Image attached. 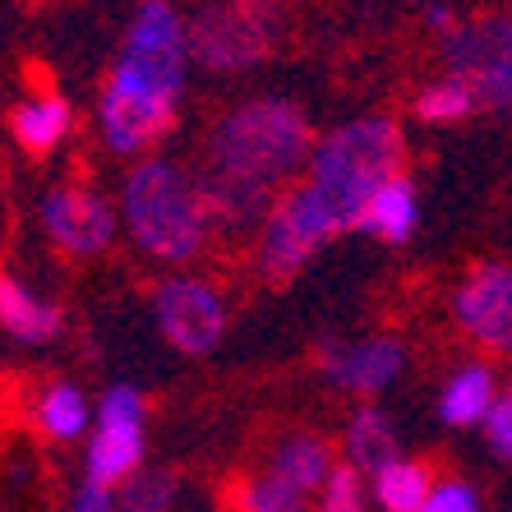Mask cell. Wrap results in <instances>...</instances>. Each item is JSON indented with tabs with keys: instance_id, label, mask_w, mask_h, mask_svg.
Here are the masks:
<instances>
[{
	"instance_id": "6da1fadb",
	"label": "cell",
	"mask_w": 512,
	"mask_h": 512,
	"mask_svg": "<svg viewBox=\"0 0 512 512\" xmlns=\"http://www.w3.org/2000/svg\"><path fill=\"white\" fill-rule=\"evenodd\" d=\"M406 171V139L393 116H360L314 143L305 176L273 203L254 236V268L263 282H291L323 245L360 231L365 203L383 180Z\"/></svg>"
},
{
	"instance_id": "7a4b0ae2",
	"label": "cell",
	"mask_w": 512,
	"mask_h": 512,
	"mask_svg": "<svg viewBox=\"0 0 512 512\" xmlns=\"http://www.w3.org/2000/svg\"><path fill=\"white\" fill-rule=\"evenodd\" d=\"M314 125L291 97H250L213 120L203 139L199 185L222 236H259L291 185L314 157Z\"/></svg>"
},
{
	"instance_id": "3957f363",
	"label": "cell",
	"mask_w": 512,
	"mask_h": 512,
	"mask_svg": "<svg viewBox=\"0 0 512 512\" xmlns=\"http://www.w3.org/2000/svg\"><path fill=\"white\" fill-rule=\"evenodd\" d=\"M190 65V24L176 0H139L97 93V130L111 153L143 157L157 139H167Z\"/></svg>"
},
{
	"instance_id": "277c9868",
	"label": "cell",
	"mask_w": 512,
	"mask_h": 512,
	"mask_svg": "<svg viewBox=\"0 0 512 512\" xmlns=\"http://www.w3.org/2000/svg\"><path fill=\"white\" fill-rule=\"evenodd\" d=\"M120 227L157 263L199 259L217 231L199 176L167 157H143L130 167L120 185Z\"/></svg>"
},
{
	"instance_id": "5b68a950",
	"label": "cell",
	"mask_w": 512,
	"mask_h": 512,
	"mask_svg": "<svg viewBox=\"0 0 512 512\" xmlns=\"http://www.w3.org/2000/svg\"><path fill=\"white\" fill-rule=\"evenodd\" d=\"M190 60L208 74H245L273 56L282 19L273 0H199L190 14Z\"/></svg>"
},
{
	"instance_id": "8992f818",
	"label": "cell",
	"mask_w": 512,
	"mask_h": 512,
	"mask_svg": "<svg viewBox=\"0 0 512 512\" xmlns=\"http://www.w3.org/2000/svg\"><path fill=\"white\" fill-rule=\"evenodd\" d=\"M443 70L462 79L489 116H512V14L489 10L443 37Z\"/></svg>"
},
{
	"instance_id": "52a82bcc",
	"label": "cell",
	"mask_w": 512,
	"mask_h": 512,
	"mask_svg": "<svg viewBox=\"0 0 512 512\" xmlns=\"http://www.w3.org/2000/svg\"><path fill=\"white\" fill-rule=\"evenodd\" d=\"M143 420H148V406L143 393L130 383H116L107 388V397L97 402L93 416V434H88V453H84V476L102 480V485L120 489L139 476L143 466Z\"/></svg>"
},
{
	"instance_id": "ba28073f",
	"label": "cell",
	"mask_w": 512,
	"mask_h": 512,
	"mask_svg": "<svg viewBox=\"0 0 512 512\" xmlns=\"http://www.w3.org/2000/svg\"><path fill=\"white\" fill-rule=\"evenodd\" d=\"M153 319H157V333L167 337L180 356H208L227 337L231 310H227V296L208 277L176 273L157 286Z\"/></svg>"
},
{
	"instance_id": "9c48e42d",
	"label": "cell",
	"mask_w": 512,
	"mask_h": 512,
	"mask_svg": "<svg viewBox=\"0 0 512 512\" xmlns=\"http://www.w3.org/2000/svg\"><path fill=\"white\" fill-rule=\"evenodd\" d=\"M42 236L70 259H97L111 250V240L120 231V213L111 208L102 194L84 190V185H56L42 194L37 208Z\"/></svg>"
},
{
	"instance_id": "30bf717a",
	"label": "cell",
	"mask_w": 512,
	"mask_h": 512,
	"mask_svg": "<svg viewBox=\"0 0 512 512\" xmlns=\"http://www.w3.org/2000/svg\"><path fill=\"white\" fill-rule=\"evenodd\" d=\"M453 319L480 351L512 356V263H476L453 291Z\"/></svg>"
},
{
	"instance_id": "8fae6325",
	"label": "cell",
	"mask_w": 512,
	"mask_h": 512,
	"mask_svg": "<svg viewBox=\"0 0 512 512\" xmlns=\"http://www.w3.org/2000/svg\"><path fill=\"white\" fill-rule=\"evenodd\" d=\"M319 370L351 397L388 393L406 370V346L397 337H356V342H328L319 351Z\"/></svg>"
},
{
	"instance_id": "7c38bea8",
	"label": "cell",
	"mask_w": 512,
	"mask_h": 512,
	"mask_svg": "<svg viewBox=\"0 0 512 512\" xmlns=\"http://www.w3.org/2000/svg\"><path fill=\"white\" fill-rule=\"evenodd\" d=\"M0 328H5V337L24 346H47L60 337L65 319H60V305H51L28 282H19L14 273L0 268Z\"/></svg>"
},
{
	"instance_id": "4fadbf2b",
	"label": "cell",
	"mask_w": 512,
	"mask_h": 512,
	"mask_svg": "<svg viewBox=\"0 0 512 512\" xmlns=\"http://www.w3.org/2000/svg\"><path fill=\"white\" fill-rule=\"evenodd\" d=\"M10 130L24 153L47 157V153H56L60 143H65V134L74 130V107L60 93H28L14 102Z\"/></svg>"
},
{
	"instance_id": "5bb4252c",
	"label": "cell",
	"mask_w": 512,
	"mask_h": 512,
	"mask_svg": "<svg viewBox=\"0 0 512 512\" xmlns=\"http://www.w3.org/2000/svg\"><path fill=\"white\" fill-rule=\"evenodd\" d=\"M420 227V194L411 185L406 171H397L393 180H383L374 199L365 203V217H360V231L383 245H406Z\"/></svg>"
},
{
	"instance_id": "9a60e30c",
	"label": "cell",
	"mask_w": 512,
	"mask_h": 512,
	"mask_svg": "<svg viewBox=\"0 0 512 512\" xmlns=\"http://www.w3.org/2000/svg\"><path fill=\"white\" fill-rule=\"evenodd\" d=\"M499 379H494V370L489 365H480V360H466L462 370L448 374V383H443L439 393V416L443 425L453 429H476L485 425L489 406L499 402Z\"/></svg>"
},
{
	"instance_id": "2e32d148",
	"label": "cell",
	"mask_w": 512,
	"mask_h": 512,
	"mask_svg": "<svg viewBox=\"0 0 512 512\" xmlns=\"http://www.w3.org/2000/svg\"><path fill=\"white\" fill-rule=\"evenodd\" d=\"M397 425L383 406H360L356 416L346 420V466L360 476H379L388 462H397Z\"/></svg>"
},
{
	"instance_id": "e0dca14e",
	"label": "cell",
	"mask_w": 512,
	"mask_h": 512,
	"mask_svg": "<svg viewBox=\"0 0 512 512\" xmlns=\"http://www.w3.org/2000/svg\"><path fill=\"white\" fill-rule=\"evenodd\" d=\"M268 471L282 476L286 485H296L300 494H319L328 485V476L337 471L333 443H323L319 434H286L268 457Z\"/></svg>"
},
{
	"instance_id": "ac0fdd59",
	"label": "cell",
	"mask_w": 512,
	"mask_h": 512,
	"mask_svg": "<svg viewBox=\"0 0 512 512\" xmlns=\"http://www.w3.org/2000/svg\"><path fill=\"white\" fill-rule=\"evenodd\" d=\"M33 425L47 434L51 443H74L93 434V406H88L79 383H47L33 397Z\"/></svg>"
},
{
	"instance_id": "d6986e66",
	"label": "cell",
	"mask_w": 512,
	"mask_h": 512,
	"mask_svg": "<svg viewBox=\"0 0 512 512\" xmlns=\"http://www.w3.org/2000/svg\"><path fill=\"white\" fill-rule=\"evenodd\" d=\"M434 494V471L416 457H397L374 476V499L383 512H420Z\"/></svg>"
},
{
	"instance_id": "ffe728a7",
	"label": "cell",
	"mask_w": 512,
	"mask_h": 512,
	"mask_svg": "<svg viewBox=\"0 0 512 512\" xmlns=\"http://www.w3.org/2000/svg\"><path fill=\"white\" fill-rule=\"evenodd\" d=\"M231 512H314L310 494H300L296 485H286L273 471H259V476H245L231 485L227 494Z\"/></svg>"
},
{
	"instance_id": "44dd1931",
	"label": "cell",
	"mask_w": 512,
	"mask_h": 512,
	"mask_svg": "<svg viewBox=\"0 0 512 512\" xmlns=\"http://www.w3.org/2000/svg\"><path fill=\"white\" fill-rule=\"evenodd\" d=\"M411 111H416L425 125H457V120L476 116V97H471V88L462 84V79H453V74H439L434 84H425L416 93V102H411Z\"/></svg>"
},
{
	"instance_id": "7402d4cb",
	"label": "cell",
	"mask_w": 512,
	"mask_h": 512,
	"mask_svg": "<svg viewBox=\"0 0 512 512\" xmlns=\"http://www.w3.org/2000/svg\"><path fill=\"white\" fill-rule=\"evenodd\" d=\"M176 503V476L171 471H143L130 485H120V508L125 512H171Z\"/></svg>"
},
{
	"instance_id": "603a6c76",
	"label": "cell",
	"mask_w": 512,
	"mask_h": 512,
	"mask_svg": "<svg viewBox=\"0 0 512 512\" xmlns=\"http://www.w3.org/2000/svg\"><path fill=\"white\" fill-rule=\"evenodd\" d=\"M314 512H365V480L351 466H337L328 485L319 489V503Z\"/></svg>"
},
{
	"instance_id": "cb8c5ba5",
	"label": "cell",
	"mask_w": 512,
	"mask_h": 512,
	"mask_svg": "<svg viewBox=\"0 0 512 512\" xmlns=\"http://www.w3.org/2000/svg\"><path fill=\"white\" fill-rule=\"evenodd\" d=\"M485 443H489V453L503 457V462H512V383L499 393V402L489 406V416H485Z\"/></svg>"
},
{
	"instance_id": "d4e9b609",
	"label": "cell",
	"mask_w": 512,
	"mask_h": 512,
	"mask_svg": "<svg viewBox=\"0 0 512 512\" xmlns=\"http://www.w3.org/2000/svg\"><path fill=\"white\" fill-rule=\"evenodd\" d=\"M420 512H480V494L462 480H439Z\"/></svg>"
},
{
	"instance_id": "484cf974",
	"label": "cell",
	"mask_w": 512,
	"mask_h": 512,
	"mask_svg": "<svg viewBox=\"0 0 512 512\" xmlns=\"http://www.w3.org/2000/svg\"><path fill=\"white\" fill-rule=\"evenodd\" d=\"M116 489L102 485V480H79V489L70 494V512H116Z\"/></svg>"
},
{
	"instance_id": "4316f807",
	"label": "cell",
	"mask_w": 512,
	"mask_h": 512,
	"mask_svg": "<svg viewBox=\"0 0 512 512\" xmlns=\"http://www.w3.org/2000/svg\"><path fill=\"white\" fill-rule=\"evenodd\" d=\"M411 5H420V10H429V5H439V0H411Z\"/></svg>"
}]
</instances>
